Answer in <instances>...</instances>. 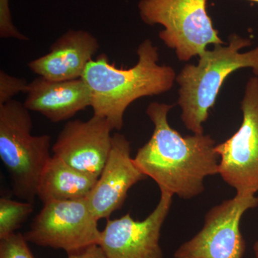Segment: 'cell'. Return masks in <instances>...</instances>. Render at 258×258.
<instances>
[{
  "label": "cell",
  "mask_w": 258,
  "mask_h": 258,
  "mask_svg": "<svg viewBox=\"0 0 258 258\" xmlns=\"http://www.w3.org/2000/svg\"><path fill=\"white\" fill-rule=\"evenodd\" d=\"M33 211V203L0 199V240L15 233Z\"/></svg>",
  "instance_id": "obj_15"
},
{
  "label": "cell",
  "mask_w": 258,
  "mask_h": 258,
  "mask_svg": "<svg viewBox=\"0 0 258 258\" xmlns=\"http://www.w3.org/2000/svg\"><path fill=\"white\" fill-rule=\"evenodd\" d=\"M30 111L12 100L0 105V158L18 198L34 203L40 176L52 156L51 137L33 136Z\"/></svg>",
  "instance_id": "obj_4"
},
{
  "label": "cell",
  "mask_w": 258,
  "mask_h": 258,
  "mask_svg": "<svg viewBox=\"0 0 258 258\" xmlns=\"http://www.w3.org/2000/svg\"><path fill=\"white\" fill-rule=\"evenodd\" d=\"M251 45L249 38L232 34L228 45L218 44L212 50L207 49L199 56L198 64H186L176 76L179 86L177 104L188 130L204 134L203 123L208 120L224 82L232 73L251 69L258 77V47L240 52Z\"/></svg>",
  "instance_id": "obj_3"
},
{
  "label": "cell",
  "mask_w": 258,
  "mask_h": 258,
  "mask_svg": "<svg viewBox=\"0 0 258 258\" xmlns=\"http://www.w3.org/2000/svg\"><path fill=\"white\" fill-rule=\"evenodd\" d=\"M28 88L26 80L10 76L3 70L0 71V105L12 101L19 93H26Z\"/></svg>",
  "instance_id": "obj_17"
},
{
  "label": "cell",
  "mask_w": 258,
  "mask_h": 258,
  "mask_svg": "<svg viewBox=\"0 0 258 258\" xmlns=\"http://www.w3.org/2000/svg\"><path fill=\"white\" fill-rule=\"evenodd\" d=\"M254 257L258 258V241L254 243L253 246Z\"/></svg>",
  "instance_id": "obj_20"
},
{
  "label": "cell",
  "mask_w": 258,
  "mask_h": 258,
  "mask_svg": "<svg viewBox=\"0 0 258 258\" xmlns=\"http://www.w3.org/2000/svg\"><path fill=\"white\" fill-rule=\"evenodd\" d=\"M137 52L138 62L127 69L115 67L101 54L88 63L82 76L91 92L93 115L108 120L113 130L123 128L125 112L133 102L168 92L176 81L173 68L158 64L159 50L150 39Z\"/></svg>",
  "instance_id": "obj_2"
},
{
  "label": "cell",
  "mask_w": 258,
  "mask_h": 258,
  "mask_svg": "<svg viewBox=\"0 0 258 258\" xmlns=\"http://www.w3.org/2000/svg\"><path fill=\"white\" fill-rule=\"evenodd\" d=\"M172 198L161 193L157 206L142 221L134 220L130 212L115 220L108 219L98 243L106 257L164 258L159 240Z\"/></svg>",
  "instance_id": "obj_9"
},
{
  "label": "cell",
  "mask_w": 258,
  "mask_h": 258,
  "mask_svg": "<svg viewBox=\"0 0 258 258\" xmlns=\"http://www.w3.org/2000/svg\"><path fill=\"white\" fill-rule=\"evenodd\" d=\"M68 258H107L99 244H93L86 248L68 254Z\"/></svg>",
  "instance_id": "obj_19"
},
{
  "label": "cell",
  "mask_w": 258,
  "mask_h": 258,
  "mask_svg": "<svg viewBox=\"0 0 258 258\" xmlns=\"http://www.w3.org/2000/svg\"><path fill=\"white\" fill-rule=\"evenodd\" d=\"M98 221L86 198L50 202L44 204L24 237L28 242L69 254L99 243Z\"/></svg>",
  "instance_id": "obj_7"
},
{
  "label": "cell",
  "mask_w": 258,
  "mask_h": 258,
  "mask_svg": "<svg viewBox=\"0 0 258 258\" xmlns=\"http://www.w3.org/2000/svg\"><path fill=\"white\" fill-rule=\"evenodd\" d=\"M172 108L158 102L148 106L154 132L134 160L144 175L157 183L161 193L189 200L205 191V178L219 174L220 156L210 135L183 137L171 128L167 116Z\"/></svg>",
  "instance_id": "obj_1"
},
{
  "label": "cell",
  "mask_w": 258,
  "mask_h": 258,
  "mask_svg": "<svg viewBox=\"0 0 258 258\" xmlns=\"http://www.w3.org/2000/svg\"><path fill=\"white\" fill-rule=\"evenodd\" d=\"M10 1L11 0H0V37L28 41V37L19 31L13 23L10 8Z\"/></svg>",
  "instance_id": "obj_18"
},
{
  "label": "cell",
  "mask_w": 258,
  "mask_h": 258,
  "mask_svg": "<svg viewBox=\"0 0 258 258\" xmlns=\"http://www.w3.org/2000/svg\"><path fill=\"white\" fill-rule=\"evenodd\" d=\"M98 48L99 43L92 34L69 30L55 40L47 54L30 61L28 66L32 72L50 81L82 79Z\"/></svg>",
  "instance_id": "obj_12"
},
{
  "label": "cell",
  "mask_w": 258,
  "mask_h": 258,
  "mask_svg": "<svg viewBox=\"0 0 258 258\" xmlns=\"http://www.w3.org/2000/svg\"><path fill=\"white\" fill-rule=\"evenodd\" d=\"M138 8L144 23L164 27L159 38L179 60L200 56L210 44H225L209 16L207 0H140Z\"/></svg>",
  "instance_id": "obj_5"
},
{
  "label": "cell",
  "mask_w": 258,
  "mask_h": 258,
  "mask_svg": "<svg viewBox=\"0 0 258 258\" xmlns=\"http://www.w3.org/2000/svg\"><path fill=\"white\" fill-rule=\"evenodd\" d=\"M28 241L21 233H14L0 240V258H35Z\"/></svg>",
  "instance_id": "obj_16"
},
{
  "label": "cell",
  "mask_w": 258,
  "mask_h": 258,
  "mask_svg": "<svg viewBox=\"0 0 258 258\" xmlns=\"http://www.w3.org/2000/svg\"><path fill=\"white\" fill-rule=\"evenodd\" d=\"M98 179L52 155L40 176L37 196L43 204L87 198Z\"/></svg>",
  "instance_id": "obj_14"
},
{
  "label": "cell",
  "mask_w": 258,
  "mask_h": 258,
  "mask_svg": "<svg viewBox=\"0 0 258 258\" xmlns=\"http://www.w3.org/2000/svg\"><path fill=\"white\" fill-rule=\"evenodd\" d=\"M240 128L225 142L217 144L219 174L236 190V195L258 193V77L250 78L241 101Z\"/></svg>",
  "instance_id": "obj_6"
},
{
  "label": "cell",
  "mask_w": 258,
  "mask_h": 258,
  "mask_svg": "<svg viewBox=\"0 0 258 258\" xmlns=\"http://www.w3.org/2000/svg\"><path fill=\"white\" fill-rule=\"evenodd\" d=\"M255 195H238L213 207L202 230L180 246L175 258H242L246 244L240 221L247 210L257 208Z\"/></svg>",
  "instance_id": "obj_8"
},
{
  "label": "cell",
  "mask_w": 258,
  "mask_h": 258,
  "mask_svg": "<svg viewBox=\"0 0 258 258\" xmlns=\"http://www.w3.org/2000/svg\"><path fill=\"white\" fill-rule=\"evenodd\" d=\"M113 130L108 120L98 115L86 121L69 120L52 146L53 156L98 178L111 152Z\"/></svg>",
  "instance_id": "obj_10"
},
{
  "label": "cell",
  "mask_w": 258,
  "mask_h": 258,
  "mask_svg": "<svg viewBox=\"0 0 258 258\" xmlns=\"http://www.w3.org/2000/svg\"><path fill=\"white\" fill-rule=\"evenodd\" d=\"M131 152V143L125 136L113 134L109 156L86 198L97 220L109 219L113 212L122 208L129 189L147 178L136 165Z\"/></svg>",
  "instance_id": "obj_11"
},
{
  "label": "cell",
  "mask_w": 258,
  "mask_h": 258,
  "mask_svg": "<svg viewBox=\"0 0 258 258\" xmlns=\"http://www.w3.org/2000/svg\"><path fill=\"white\" fill-rule=\"evenodd\" d=\"M247 1L254 2V3H258V0H247Z\"/></svg>",
  "instance_id": "obj_21"
},
{
  "label": "cell",
  "mask_w": 258,
  "mask_h": 258,
  "mask_svg": "<svg viewBox=\"0 0 258 258\" xmlns=\"http://www.w3.org/2000/svg\"><path fill=\"white\" fill-rule=\"evenodd\" d=\"M24 106L53 123L69 120L91 106V96L82 79L52 81L42 77L29 83Z\"/></svg>",
  "instance_id": "obj_13"
}]
</instances>
